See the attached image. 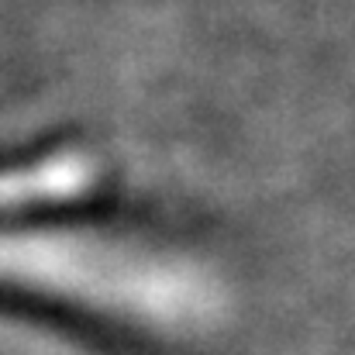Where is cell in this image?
<instances>
[{
    "mask_svg": "<svg viewBox=\"0 0 355 355\" xmlns=\"http://www.w3.org/2000/svg\"><path fill=\"white\" fill-rule=\"evenodd\" d=\"M0 283L145 321H190L207 307V290L180 266L69 232H0Z\"/></svg>",
    "mask_w": 355,
    "mask_h": 355,
    "instance_id": "cell-1",
    "label": "cell"
},
{
    "mask_svg": "<svg viewBox=\"0 0 355 355\" xmlns=\"http://www.w3.org/2000/svg\"><path fill=\"white\" fill-rule=\"evenodd\" d=\"M90 169L83 159L62 155L49 159L28 169H10L0 173V204H28V200H45V197H66L87 183Z\"/></svg>",
    "mask_w": 355,
    "mask_h": 355,
    "instance_id": "cell-2",
    "label": "cell"
}]
</instances>
